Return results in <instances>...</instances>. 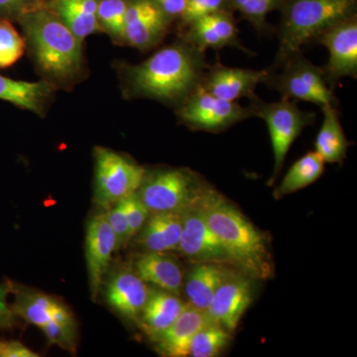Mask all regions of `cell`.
<instances>
[{
	"mask_svg": "<svg viewBox=\"0 0 357 357\" xmlns=\"http://www.w3.org/2000/svg\"><path fill=\"white\" fill-rule=\"evenodd\" d=\"M188 27L185 41L204 53L206 49L220 50L229 46L246 51L239 41L236 22L227 10L208 14Z\"/></svg>",
	"mask_w": 357,
	"mask_h": 357,
	"instance_id": "cell-17",
	"label": "cell"
},
{
	"mask_svg": "<svg viewBox=\"0 0 357 357\" xmlns=\"http://www.w3.org/2000/svg\"><path fill=\"white\" fill-rule=\"evenodd\" d=\"M13 282H0V328H11L15 323V314L7 302L13 291Z\"/></svg>",
	"mask_w": 357,
	"mask_h": 357,
	"instance_id": "cell-37",
	"label": "cell"
},
{
	"mask_svg": "<svg viewBox=\"0 0 357 357\" xmlns=\"http://www.w3.org/2000/svg\"><path fill=\"white\" fill-rule=\"evenodd\" d=\"M149 290L133 268L119 267L107 279L105 297L107 304L122 318L138 324Z\"/></svg>",
	"mask_w": 357,
	"mask_h": 357,
	"instance_id": "cell-16",
	"label": "cell"
},
{
	"mask_svg": "<svg viewBox=\"0 0 357 357\" xmlns=\"http://www.w3.org/2000/svg\"><path fill=\"white\" fill-rule=\"evenodd\" d=\"M11 293L15 296L11 306L14 314L39 328L51 321L59 305L58 301L50 296L16 287L14 283Z\"/></svg>",
	"mask_w": 357,
	"mask_h": 357,
	"instance_id": "cell-26",
	"label": "cell"
},
{
	"mask_svg": "<svg viewBox=\"0 0 357 357\" xmlns=\"http://www.w3.org/2000/svg\"><path fill=\"white\" fill-rule=\"evenodd\" d=\"M274 69L340 21L356 15V0H283Z\"/></svg>",
	"mask_w": 357,
	"mask_h": 357,
	"instance_id": "cell-4",
	"label": "cell"
},
{
	"mask_svg": "<svg viewBox=\"0 0 357 357\" xmlns=\"http://www.w3.org/2000/svg\"><path fill=\"white\" fill-rule=\"evenodd\" d=\"M325 164V161L316 151L304 155L293 164L284 176L274 192L275 198H283L314 184L323 175Z\"/></svg>",
	"mask_w": 357,
	"mask_h": 357,
	"instance_id": "cell-27",
	"label": "cell"
},
{
	"mask_svg": "<svg viewBox=\"0 0 357 357\" xmlns=\"http://www.w3.org/2000/svg\"><path fill=\"white\" fill-rule=\"evenodd\" d=\"M178 116L183 123L195 130L220 132L252 117L253 114L250 107L217 98L199 84L178 105Z\"/></svg>",
	"mask_w": 357,
	"mask_h": 357,
	"instance_id": "cell-9",
	"label": "cell"
},
{
	"mask_svg": "<svg viewBox=\"0 0 357 357\" xmlns=\"http://www.w3.org/2000/svg\"><path fill=\"white\" fill-rule=\"evenodd\" d=\"M237 10L255 26L257 31H266V17L274 9L281 6L283 0H231Z\"/></svg>",
	"mask_w": 357,
	"mask_h": 357,
	"instance_id": "cell-31",
	"label": "cell"
},
{
	"mask_svg": "<svg viewBox=\"0 0 357 357\" xmlns=\"http://www.w3.org/2000/svg\"><path fill=\"white\" fill-rule=\"evenodd\" d=\"M223 266L217 263H195L183 285L188 305L208 311L215 291L229 274Z\"/></svg>",
	"mask_w": 357,
	"mask_h": 357,
	"instance_id": "cell-23",
	"label": "cell"
},
{
	"mask_svg": "<svg viewBox=\"0 0 357 357\" xmlns=\"http://www.w3.org/2000/svg\"><path fill=\"white\" fill-rule=\"evenodd\" d=\"M230 338L231 333L215 321H211L195 335L190 347L189 356H218L227 349Z\"/></svg>",
	"mask_w": 357,
	"mask_h": 357,
	"instance_id": "cell-28",
	"label": "cell"
},
{
	"mask_svg": "<svg viewBox=\"0 0 357 357\" xmlns=\"http://www.w3.org/2000/svg\"><path fill=\"white\" fill-rule=\"evenodd\" d=\"M211 321L208 312L188 305L175 323L155 338L156 351L165 357L189 356L195 335Z\"/></svg>",
	"mask_w": 357,
	"mask_h": 357,
	"instance_id": "cell-18",
	"label": "cell"
},
{
	"mask_svg": "<svg viewBox=\"0 0 357 357\" xmlns=\"http://www.w3.org/2000/svg\"><path fill=\"white\" fill-rule=\"evenodd\" d=\"M199 204L211 230L227 249L232 265L241 268L250 278H271L274 262L266 234L211 188L204 185Z\"/></svg>",
	"mask_w": 357,
	"mask_h": 357,
	"instance_id": "cell-3",
	"label": "cell"
},
{
	"mask_svg": "<svg viewBox=\"0 0 357 357\" xmlns=\"http://www.w3.org/2000/svg\"><path fill=\"white\" fill-rule=\"evenodd\" d=\"M187 306L188 303L181 299L178 295L151 288L138 325L155 340L175 323Z\"/></svg>",
	"mask_w": 357,
	"mask_h": 357,
	"instance_id": "cell-20",
	"label": "cell"
},
{
	"mask_svg": "<svg viewBox=\"0 0 357 357\" xmlns=\"http://www.w3.org/2000/svg\"><path fill=\"white\" fill-rule=\"evenodd\" d=\"M40 328L50 344L58 345L70 352L76 351V325H62L51 319Z\"/></svg>",
	"mask_w": 357,
	"mask_h": 357,
	"instance_id": "cell-32",
	"label": "cell"
},
{
	"mask_svg": "<svg viewBox=\"0 0 357 357\" xmlns=\"http://www.w3.org/2000/svg\"><path fill=\"white\" fill-rule=\"evenodd\" d=\"M41 4V0H0V18L17 22L23 14Z\"/></svg>",
	"mask_w": 357,
	"mask_h": 357,
	"instance_id": "cell-36",
	"label": "cell"
},
{
	"mask_svg": "<svg viewBox=\"0 0 357 357\" xmlns=\"http://www.w3.org/2000/svg\"><path fill=\"white\" fill-rule=\"evenodd\" d=\"M183 211L150 213L138 234L137 243L145 251L171 252L178 250L182 234Z\"/></svg>",
	"mask_w": 357,
	"mask_h": 357,
	"instance_id": "cell-21",
	"label": "cell"
},
{
	"mask_svg": "<svg viewBox=\"0 0 357 357\" xmlns=\"http://www.w3.org/2000/svg\"><path fill=\"white\" fill-rule=\"evenodd\" d=\"M128 4V0H100L98 4V27L115 42L123 41Z\"/></svg>",
	"mask_w": 357,
	"mask_h": 357,
	"instance_id": "cell-29",
	"label": "cell"
},
{
	"mask_svg": "<svg viewBox=\"0 0 357 357\" xmlns=\"http://www.w3.org/2000/svg\"><path fill=\"white\" fill-rule=\"evenodd\" d=\"M124 211H126V218H128L129 231H130L131 238L137 236L140 230L144 227L150 215V211H148L144 204L141 202L137 192L128 197V198L122 199Z\"/></svg>",
	"mask_w": 357,
	"mask_h": 357,
	"instance_id": "cell-33",
	"label": "cell"
},
{
	"mask_svg": "<svg viewBox=\"0 0 357 357\" xmlns=\"http://www.w3.org/2000/svg\"><path fill=\"white\" fill-rule=\"evenodd\" d=\"M201 192L183 211L182 234L178 250L194 263L232 265L227 249L206 222L199 204Z\"/></svg>",
	"mask_w": 357,
	"mask_h": 357,
	"instance_id": "cell-10",
	"label": "cell"
},
{
	"mask_svg": "<svg viewBox=\"0 0 357 357\" xmlns=\"http://www.w3.org/2000/svg\"><path fill=\"white\" fill-rule=\"evenodd\" d=\"M26 49L45 81L56 89L72 88L84 75L83 42L46 4L17 20Z\"/></svg>",
	"mask_w": 357,
	"mask_h": 357,
	"instance_id": "cell-1",
	"label": "cell"
},
{
	"mask_svg": "<svg viewBox=\"0 0 357 357\" xmlns=\"http://www.w3.org/2000/svg\"><path fill=\"white\" fill-rule=\"evenodd\" d=\"M133 270L146 284L178 295L184 285L180 263L169 252L145 251L136 256Z\"/></svg>",
	"mask_w": 357,
	"mask_h": 357,
	"instance_id": "cell-19",
	"label": "cell"
},
{
	"mask_svg": "<svg viewBox=\"0 0 357 357\" xmlns=\"http://www.w3.org/2000/svg\"><path fill=\"white\" fill-rule=\"evenodd\" d=\"M328 49L330 57L323 68L328 86H335L344 77L357 76L356 15L340 21L326 29L316 39Z\"/></svg>",
	"mask_w": 357,
	"mask_h": 357,
	"instance_id": "cell-11",
	"label": "cell"
},
{
	"mask_svg": "<svg viewBox=\"0 0 357 357\" xmlns=\"http://www.w3.org/2000/svg\"><path fill=\"white\" fill-rule=\"evenodd\" d=\"M321 109L324 112V121L317 135L314 151L325 163H342L347 157V148L351 143L345 137L337 107H326Z\"/></svg>",
	"mask_w": 357,
	"mask_h": 357,
	"instance_id": "cell-25",
	"label": "cell"
},
{
	"mask_svg": "<svg viewBox=\"0 0 357 357\" xmlns=\"http://www.w3.org/2000/svg\"><path fill=\"white\" fill-rule=\"evenodd\" d=\"M171 21L181 17L184 13L187 0H150Z\"/></svg>",
	"mask_w": 357,
	"mask_h": 357,
	"instance_id": "cell-39",
	"label": "cell"
},
{
	"mask_svg": "<svg viewBox=\"0 0 357 357\" xmlns=\"http://www.w3.org/2000/svg\"><path fill=\"white\" fill-rule=\"evenodd\" d=\"M279 69L281 74L271 72L265 84L278 91L282 98L314 103L321 109L337 107V98L326 83L323 69L310 62L302 52L288 59Z\"/></svg>",
	"mask_w": 357,
	"mask_h": 357,
	"instance_id": "cell-8",
	"label": "cell"
},
{
	"mask_svg": "<svg viewBox=\"0 0 357 357\" xmlns=\"http://www.w3.org/2000/svg\"><path fill=\"white\" fill-rule=\"evenodd\" d=\"M100 0H52L46 4L75 35L84 41L100 31L98 9Z\"/></svg>",
	"mask_w": 357,
	"mask_h": 357,
	"instance_id": "cell-24",
	"label": "cell"
},
{
	"mask_svg": "<svg viewBox=\"0 0 357 357\" xmlns=\"http://www.w3.org/2000/svg\"><path fill=\"white\" fill-rule=\"evenodd\" d=\"M115 250H117V241L114 230L107 222L105 213H98L89 220L86 232V268L93 299L98 297L102 288Z\"/></svg>",
	"mask_w": 357,
	"mask_h": 357,
	"instance_id": "cell-15",
	"label": "cell"
},
{
	"mask_svg": "<svg viewBox=\"0 0 357 357\" xmlns=\"http://www.w3.org/2000/svg\"><path fill=\"white\" fill-rule=\"evenodd\" d=\"M225 0H187L185 10L181 16L183 24L188 26L192 22L208 15V14L225 10Z\"/></svg>",
	"mask_w": 357,
	"mask_h": 357,
	"instance_id": "cell-35",
	"label": "cell"
},
{
	"mask_svg": "<svg viewBox=\"0 0 357 357\" xmlns=\"http://www.w3.org/2000/svg\"><path fill=\"white\" fill-rule=\"evenodd\" d=\"M93 155L96 203L110 208L138 192L146 169L109 148L96 147Z\"/></svg>",
	"mask_w": 357,
	"mask_h": 357,
	"instance_id": "cell-7",
	"label": "cell"
},
{
	"mask_svg": "<svg viewBox=\"0 0 357 357\" xmlns=\"http://www.w3.org/2000/svg\"><path fill=\"white\" fill-rule=\"evenodd\" d=\"M170 23L150 0H128L122 43L149 50L165 37Z\"/></svg>",
	"mask_w": 357,
	"mask_h": 357,
	"instance_id": "cell-12",
	"label": "cell"
},
{
	"mask_svg": "<svg viewBox=\"0 0 357 357\" xmlns=\"http://www.w3.org/2000/svg\"><path fill=\"white\" fill-rule=\"evenodd\" d=\"M196 174L188 169L164 168L145 174L137 195L150 213L180 211L203 189Z\"/></svg>",
	"mask_w": 357,
	"mask_h": 357,
	"instance_id": "cell-6",
	"label": "cell"
},
{
	"mask_svg": "<svg viewBox=\"0 0 357 357\" xmlns=\"http://www.w3.org/2000/svg\"><path fill=\"white\" fill-rule=\"evenodd\" d=\"M52 1V0H41L42 3H48V2Z\"/></svg>",
	"mask_w": 357,
	"mask_h": 357,
	"instance_id": "cell-40",
	"label": "cell"
},
{
	"mask_svg": "<svg viewBox=\"0 0 357 357\" xmlns=\"http://www.w3.org/2000/svg\"><path fill=\"white\" fill-rule=\"evenodd\" d=\"M253 116L262 119L267 124L274 156V170L270 183H274L285 163L294 141L307 126L316 119L314 112L300 109L289 98H282L276 102H264L255 96L250 100Z\"/></svg>",
	"mask_w": 357,
	"mask_h": 357,
	"instance_id": "cell-5",
	"label": "cell"
},
{
	"mask_svg": "<svg viewBox=\"0 0 357 357\" xmlns=\"http://www.w3.org/2000/svg\"><path fill=\"white\" fill-rule=\"evenodd\" d=\"M270 74L271 70H269L229 68L218 63L208 67L199 84L217 98L229 102H238L241 98L252 100L257 96L256 88L258 84L266 83Z\"/></svg>",
	"mask_w": 357,
	"mask_h": 357,
	"instance_id": "cell-13",
	"label": "cell"
},
{
	"mask_svg": "<svg viewBox=\"0 0 357 357\" xmlns=\"http://www.w3.org/2000/svg\"><path fill=\"white\" fill-rule=\"evenodd\" d=\"M56 89L45 79L18 81L0 75V100L36 114H45Z\"/></svg>",
	"mask_w": 357,
	"mask_h": 357,
	"instance_id": "cell-22",
	"label": "cell"
},
{
	"mask_svg": "<svg viewBox=\"0 0 357 357\" xmlns=\"http://www.w3.org/2000/svg\"><path fill=\"white\" fill-rule=\"evenodd\" d=\"M18 340H0V357H38Z\"/></svg>",
	"mask_w": 357,
	"mask_h": 357,
	"instance_id": "cell-38",
	"label": "cell"
},
{
	"mask_svg": "<svg viewBox=\"0 0 357 357\" xmlns=\"http://www.w3.org/2000/svg\"><path fill=\"white\" fill-rule=\"evenodd\" d=\"M105 215H107L110 227L114 230L115 236H116L117 250H119L131 241L128 220L122 201L110 206L109 211H107Z\"/></svg>",
	"mask_w": 357,
	"mask_h": 357,
	"instance_id": "cell-34",
	"label": "cell"
},
{
	"mask_svg": "<svg viewBox=\"0 0 357 357\" xmlns=\"http://www.w3.org/2000/svg\"><path fill=\"white\" fill-rule=\"evenodd\" d=\"M253 300L250 277L227 274L215 291L208 309V316L227 332L234 333Z\"/></svg>",
	"mask_w": 357,
	"mask_h": 357,
	"instance_id": "cell-14",
	"label": "cell"
},
{
	"mask_svg": "<svg viewBox=\"0 0 357 357\" xmlns=\"http://www.w3.org/2000/svg\"><path fill=\"white\" fill-rule=\"evenodd\" d=\"M26 45L13 22L0 18V69L13 67L22 57Z\"/></svg>",
	"mask_w": 357,
	"mask_h": 357,
	"instance_id": "cell-30",
	"label": "cell"
},
{
	"mask_svg": "<svg viewBox=\"0 0 357 357\" xmlns=\"http://www.w3.org/2000/svg\"><path fill=\"white\" fill-rule=\"evenodd\" d=\"M206 69L204 52L178 42L155 52L140 64L126 66L124 79L132 96L180 105L201 83Z\"/></svg>",
	"mask_w": 357,
	"mask_h": 357,
	"instance_id": "cell-2",
	"label": "cell"
}]
</instances>
